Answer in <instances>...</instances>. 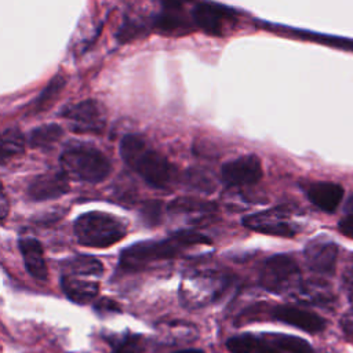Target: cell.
Wrapping results in <instances>:
<instances>
[{
    "label": "cell",
    "mask_w": 353,
    "mask_h": 353,
    "mask_svg": "<svg viewBox=\"0 0 353 353\" xmlns=\"http://www.w3.org/2000/svg\"><path fill=\"white\" fill-rule=\"evenodd\" d=\"M338 230L343 236L353 239V194L345 203L343 214L338 222Z\"/></svg>",
    "instance_id": "29"
},
{
    "label": "cell",
    "mask_w": 353,
    "mask_h": 353,
    "mask_svg": "<svg viewBox=\"0 0 353 353\" xmlns=\"http://www.w3.org/2000/svg\"><path fill=\"white\" fill-rule=\"evenodd\" d=\"M68 175L61 171H48L37 175L28 186V196L33 201H44L63 196L69 192Z\"/></svg>",
    "instance_id": "13"
},
{
    "label": "cell",
    "mask_w": 353,
    "mask_h": 353,
    "mask_svg": "<svg viewBox=\"0 0 353 353\" xmlns=\"http://www.w3.org/2000/svg\"><path fill=\"white\" fill-rule=\"evenodd\" d=\"M59 114L77 134H102L106 125V110L97 99H84L65 106Z\"/></svg>",
    "instance_id": "7"
},
{
    "label": "cell",
    "mask_w": 353,
    "mask_h": 353,
    "mask_svg": "<svg viewBox=\"0 0 353 353\" xmlns=\"http://www.w3.org/2000/svg\"><path fill=\"white\" fill-rule=\"evenodd\" d=\"M66 84V79L62 74H57L51 79V81L44 87V90L40 92V95L36 98V101L32 105L30 113L36 114L40 112H46V109H48L54 101H57L58 95L61 94L62 88Z\"/></svg>",
    "instance_id": "22"
},
{
    "label": "cell",
    "mask_w": 353,
    "mask_h": 353,
    "mask_svg": "<svg viewBox=\"0 0 353 353\" xmlns=\"http://www.w3.org/2000/svg\"><path fill=\"white\" fill-rule=\"evenodd\" d=\"M265 342L287 353H314L312 345L303 338L287 334H270L262 336Z\"/></svg>",
    "instance_id": "20"
},
{
    "label": "cell",
    "mask_w": 353,
    "mask_h": 353,
    "mask_svg": "<svg viewBox=\"0 0 353 353\" xmlns=\"http://www.w3.org/2000/svg\"><path fill=\"white\" fill-rule=\"evenodd\" d=\"M263 175L261 160L256 154H244L226 161L221 168V179L228 188L255 185Z\"/></svg>",
    "instance_id": "10"
},
{
    "label": "cell",
    "mask_w": 353,
    "mask_h": 353,
    "mask_svg": "<svg viewBox=\"0 0 353 353\" xmlns=\"http://www.w3.org/2000/svg\"><path fill=\"white\" fill-rule=\"evenodd\" d=\"M270 314L274 320L296 327L309 334L321 332L327 325V321L317 313L294 305H277L272 309Z\"/></svg>",
    "instance_id": "12"
},
{
    "label": "cell",
    "mask_w": 353,
    "mask_h": 353,
    "mask_svg": "<svg viewBox=\"0 0 353 353\" xmlns=\"http://www.w3.org/2000/svg\"><path fill=\"white\" fill-rule=\"evenodd\" d=\"M63 135V128L55 123L40 125L30 131L28 143L34 149H50Z\"/></svg>",
    "instance_id": "19"
},
{
    "label": "cell",
    "mask_w": 353,
    "mask_h": 353,
    "mask_svg": "<svg viewBox=\"0 0 353 353\" xmlns=\"http://www.w3.org/2000/svg\"><path fill=\"white\" fill-rule=\"evenodd\" d=\"M186 185L192 186V189H197L203 193H212L215 190V185L211 178L203 171H189L185 178Z\"/></svg>",
    "instance_id": "27"
},
{
    "label": "cell",
    "mask_w": 353,
    "mask_h": 353,
    "mask_svg": "<svg viewBox=\"0 0 353 353\" xmlns=\"http://www.w3.org/2000/svg\"><path fill=\"white\" fill-rule=\"evenodd\" d=\"M153 26L161 33H185L190 30V22L183 15L182 4L175 1L163 3V10L153 19Z\"/></svg>",
    "instance_id": "17"
},
{
    "label": "cell",
    "mask_w": 353,
    "mask_h": 353,
    "mask_svg": "<svg viewBox=\"0 0 353 353\" xmlns=\"http://www.w3.org/2000/svg\"><path fill=\"white\" fill-rule=\"evenodd\" d=\"M301 270L291 255L276 254L269 256L259 272V284L272 294H285L299 288Z\"/></svg>",
    "instance_id": "6"
},
{
    "label": "cell",
    "mask_w": 353,
    "mask_h": 353,
    "mask_svg": "<svg viewBox=\"0 0 353 353\" xmlns=\"http://www.w3.org/2000/svg\"><path fill=\"white\" fill-rule=\"evenodd\" d=\"M26 272L39 281L48 279V268L44 259V251L39 240L33 237L21 239L18 243Z\"/></svg>",
    "instance_id": "16"
},
{
    "label": "cell",
    "mask_w": 353,
    "mask_h": 353,
    "mask_svg": "<svg viewBox=\"0 0 353 353\" xmlns=\"http://www.w3.org/2000/svg\"><path fill=\"white\" fill-rule=\"evenodd\" d=\"M243 225L251 230L279 237H292L298 233V228L291 222L285 207H274L245 215Z\"/></svg>",
    "instance_id": "9"
},
{
    "label": "cell",
    "mask_w": 353,
    "mask_h": 353,
    "mask_svg": "<svg viewBox=\"0 0 353 353\" xmlns=\"http://www.w3.org/2000/svg\"><path fill=\"white\" fill-rule=\"evenodd\" d=\"M73 232L81 245L106 248L125 237L127 222L108 212L90 211L74 219Z\"/></svg>",
    "instance_id": "3"
},
{
    "label": "cell",
    "mask_w": 353,
    "mask_h": 353,
    "mask_svg": "<svg viewBox=\"0 0 353 353\" xmlns=\"http://www.w3.org/2000/svg\"><path fill=\"white\" fill-rule=\"evenodd\" d=\"M232 285V277L218 270H192L181 281L179 299L185 307L197 309L219 301Z\"/></svg>",
    "instance_id": "4"
},
{
    "label": "cell",
    "mask_w": 353,
    "mask_h": 353,
    "mask_svg": "<svg viewBox=\"0 0 353 353\" xmlns=\"http://www.w3.org/2000/svg\"><path fill=\"white\" fill-rule=\"evenodd\" d=\"M192 19L207 34L225 36L236 25L237 12L219 3L200 1L192 10Z\"/></svg>",
    "instance_id": "8"
},
{
    "label": "cell",
    "mask_w": 353,
    "mask_h": 353,
    "mask_svg": "<svg viewBox=\"0 0 353 353\" xmlns=\"http://www.w3.org/2000/svg\"><path fill=\"white\" fill-rule=\"evenodd\" d=\"M163 214V204L160 201H148L141 210L142 221L150 226L159 225Z\"/></svg>",
    "instance_id": "30"
},
{
    "label": "cell",
    "mask_w": 353,
    "mask_h": 353,
    "mask_svg": "<svg viewBox=\"0 0 353 353\" xmlns=\"http://www.w3.org/2000/svg\"><path fill=\"white\" fill-rule=\"evenodd\" d=\"M23 150H25V138L22 132L15 127L6 128L1 132V149H0L1 163L4 164L8 159L22 154Z\"/></svg>",
    "instance_id": "24"
},
{
    "label": "cell",
    "mask_w": 353,
    "mask_h": 353,
    "mask_svg": "<svg viewBox=\"0 0 353 353\" xmlns=\"http://www.w3.org/2000/svg\"><path fill=\"white\" fill-rule=\"evenodd\" d=\"M61 288L68 299L79 305H85L97 298L99 283L88 277L63 273L61 277Z\"/></svg>",
    "instance_id": "15"
},
{
    "label": "cell",
    "mask_w": 353,
    "mask_h": 353,
    "mask_svg": "<svg viewBox=\"0 0 353 353\" xmlns=\"http://www.w3.org/2000/svg\"><path fill=\"white\" fill-rule=\"evenodd\" d=\"M174 353H204L200 349H182V350H176Z\"/></svg>",
    "instance_id": "34"
},
{
    "label": "cell",
    "mask_w": 353,
    "mask_h": 353,
    "mask_svg": "<svg viewBox=\"0 0 353 353\" xmlns=\"http://www.w3.org/2000/svg\"><path fill=\"white\" fill-rule=\"evenodd\" d=\"M303 258L306 261L307 268L319 274H334L338 258V247L336 244L324 237H316L303 248Z\"/></svg>",
    "instance_id": "11"
},
{
    "label": "cell",
    "mask_w": 353,
    "mask_h": 353,
    "mask_svg": "<svg viewBox=\"0 0 353 353\" xmlns=\"http://www.w3.org/2000/svg\"><path fill=\"white\" fill-rule=\"evenodd\" d=\"M303 190L309 201L327 214L336 211L345 194V190L339 183L328 181L310 182L303 188Z\"/></svg>",
    "instance_id": "14"
},
{
    "label": "cell",
    "mask_w": 353,
    "mask_h": 353,
    "mask_svg": "<svg viewBox=\"0 0 353 353\" xmlns=\"http://www.w3.org/2000/svg\"><path fill=\"white\" fill-rule=\"evenodd\" d=\"M211 244V240L196 230H178L161 240L138 241L121 251L119 265L127 272H139L154 263L179 256L193 245Z\"/></svg>",
    "instance_id": "1"
},
{
    "label": "cell",
    "mask_w": 353,
    "mask_h": 353,
    "mask_svg": "<svg viewBox=\"0 0 353 353\" xmlns=\"http://www.w3.org/2000/svg\"><path fill=\"white\" fill-rule=\"evenodd\" d=\"M63 273L83 276V277H99L103 273V265L99 259L91 255H76L66 259L63 266Z\"/></svg>",
    "instance_id": "18"
},
{
    "label": "cell",
    "mask_w": 353,
    "mask_h": 353,
    "mask_svg": "<svg viewBox=\"0 0 353 353\" xmlns=\"http://www.w3.org/2000/svg\"><path fill=\"white\" fill-rule=\"evenodd\" d=\"M167 210L171 214H210L216 210V205L193 197H178L168 203Z\"/></svg>",
    "instance_id": "23"
},
{
    "label": "cell",
    "mask_w": 353,
    "mask_h": 353,
    "mask_svg": "<svg viewBox=\"0 0 353 353\" xmlns=\"http://www.w3.org/2000/svg\"><path fill=\"white\" fill-rule=\"evenodd\" d=\"M120 154L124 163L152 188L168 189L176 182V167L137 134L123 137Z\"/></svg>",
    "instance_id": "2"
},
{
    "label": "cell",
    "mask_w": 353,
    "mask_h": 353,
    "mask_svg": "<svg viewBox=\"0 0 353 353\" xmlns=\"http://www.w3.org/2000/svg\"><path fill=\"white\" fill-rule=\"evenodd\" d=\"M302 36L310 37L313 40L321 41L327 46H334L345 50H353V40L345 39V37H336V36H330V34H319V33H312V32H301Z\"/></svg>",
    "instance_id": "28"
},
{
    "label": "cell",
    "mask_w": 353,
    "mask_h": 353,
    "mask_svg": "<svg viewBox=\"0 0 353 353\" xmlns=\"http://www.w3.org/2000/svg\"><path fill=\"white\" fill-rule=\"evenodd\" d=\"M94 309L101 313V314H105V313H119L121 309L119 306V303L110 298H101L99 301L95 302L94 305Z\"/></svg>",
    "instance_id": "31"
},
{
    "label": "cell",
    "mask_w": 353,
    "mask_h": 353,
    "mask_svg": "<svg viewBox=\"0 0 353 353\" xmlns=\"http://www.w3.org/2000/svg\"><path fill=\"white\" fill-rule=\"evenodd\" d=\"M255 353H281V352L277 347H274V346L269 345L268 342H265L263 338H261V345H259V347L256 349Z\"/></svg>",
    "instance_id": "32"
},
{
    "label": "cell",
    "mask_w": 353,
    "mask_h": 353,
    "mask_svg": "<svg viewBox=\"0 0 353 353\" xmlns=\"http://www.w3.org/2000/svg\"><path fill=\"white\" fill-rule=\"evenodd\" d=\"M61 170L79 181L98 183L108 178L112 171L110 161L97 148L85 143L72 145L59 157Z\"/></svg>",
    "instance_id": "5"
},
{
    "label": "cell",
    "mask_w": 353,
    "mask_h": 353,
    "mask_svg": "<svg viewBox=\"0 0 353 353\" xmlns=\"http://www.w3.org/2000/svg\"><path fill=\"white\" fill-rule=\"evenodd\" d=\"M113 350L110 353H143L146 349L145 338L139 334H125L112 341Z\"/></svg>",
    "instance_id": "25"
},
{
    "label": "cell",
    "mask_w": 353,
    "mask_h": 353,
    "mask_svg": "<svg viewBox=\"0 0 353 353\" xmlns=\"http://www.w3.org/2000/svg\"><path fill=\"white\" fill-rule=\"evenodd\" d=\"M261 345V338L252 334L230 336L226 341V349L230 353H255Z\"/></svg>",
    "instance_id": "26"
},
{
    "label": "cell",
    "mask_w": 353,
    "mask_h": 353,
    "mask_svg": "<svg viewBox=\"0 0 353 353\" xmlns=\"http://www.w3.org/2000/svg\"><path fill=\"white\" fill-rule=\"evenodd\" d=\"M159 330L164 339H171L172 342H192L197 338V328L194 324L181 320L165 321L159 325Z\"/></svg>",
    "instance_id": "21"
},
{
    "label": "cell",
    "mask_w": 353,
    "mask_h": 353,
    "mask_svg": "<svg viewBox=\"0 0 353 353\" xmlns=\"http://www.w3.org/2000/svg\"><path fill=\"white\" fill-rule=\"evenodd\" d=\"M0 201H1V205H0V210H1V219H6L7 211H8V201H7V196H6L4 192L1 193Z\"/></svg>",
    "instance_id": "33"
}]
</instances>
